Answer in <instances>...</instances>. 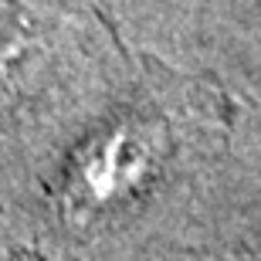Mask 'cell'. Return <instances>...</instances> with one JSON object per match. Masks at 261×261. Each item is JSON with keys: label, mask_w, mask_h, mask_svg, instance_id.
Returning <instances> with one entry per match:
<instances>
[{"label": "cell", "mask_w": 261, "mask_h": 261, "mask_svg": "<svg viewBox=\"0 0 261 261\" xmlns=\"http://www.w3.org/2000/svg\"><path fill=\"white\" fill-rule=\"evenodd\" d=\"M149 163H153V146L146 133L139 129L112 133L106 143L92 146L85 153L75 197L92 207L116 203L122 194H133L149 176Z\"/></svg>", "instance_id": "obj_1"}]
</instances>
